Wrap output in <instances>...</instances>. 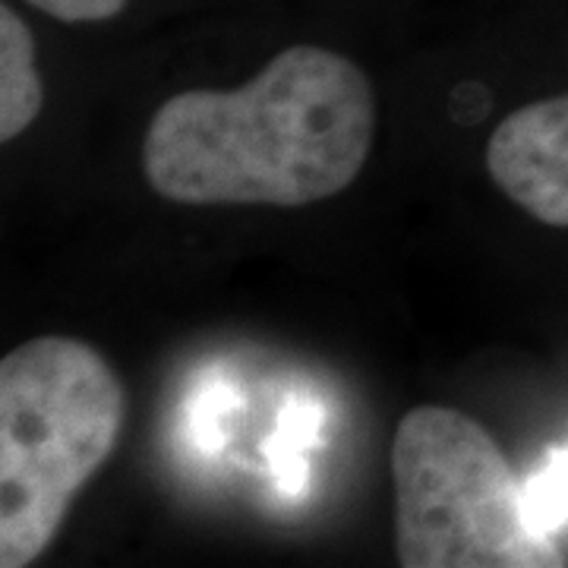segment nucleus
Listing matches in <instances>:
<instances>
[{
  "label": "nucleus",
  "instance_id": "nucleus-1",
  "mask_svg": "<svg viewBox=\"0 0 568 568\" xmlns=\"http://www.w3.org/2000/svg\"><path fill=\"white\" fill-rule=\"evenodd\" d=\"M373 130L364 70L328 48L294 44L241 89L164 99L142 140V174L181 205L301 209L361 178Z\"/></svg>",
  "mask_w": 568,
  "mask_h": 568
},
{
  "label": "nucleus",
  "instance_id": "nucleus-2",
  "mask_svg": "<svg viewBox=\"0 0 568 568\" xmlns=\"http://www.w3.org/2000/svg\"><path fill=\"white\" fill-rule=\"evenodd\" d=\"M126 398L102 351L39 335L0 361V566L54 544L73 496L114 455Z\"/></svg>",
  "mask_w": 568,
  "mask_h": 568
},
{
  "label": "nucleus",
  "instance_id": "nucleus-3",
  "mask_svg": "<svg viewBox=\"0 0 568 568\" xmlns=\"http://www.w3.org/2000/svg\"><path fill=\"white\" fill-rule=\"evenodd\" d=\"M395 552L405 568H556L525 487L484 426L446 405L407 410L392 439Z\"/></svg>",
  "mask_w": 568,
  "mask_h": 568
},
{
  "label": "nucleus",
  "instance_id": "nucleus-4",
  "mask_svg": "<svg viewBox=\"0 0 568 568\" xmlns=\"http://www.w3.org/2000/svg\"><path fill=\"white\" fill-rule=\"evenodd\" d=\"M487 171L515 205L568 227V95L511 111L487 142Z\"/></svg>",
  "mask_w": 568,
  "mask_h": 568
},
{
  "label": "nucleus",
  "instance_id": "nucleus-5",
  "mask_svg": "<svg viewBox=\"0 0 568 568\" xmlns=\"http://www.w3.org/2000/svg\"><path fill=\"white\" fill-rule=\"evenodd\" d=\"M41 104L44 85L36 67V39L13 7L0 3V140L22 136L41 114Z\"/></svg>",
  "mask_w": 568,
  "mask_h": 568
},
{
  "label": "nucleus",
  "instance_id": "nucleus-6",
  "mask_svg": "<svg viewBox=\"0 0 568 568\" xmlns=\"http://www.w3.org/2000/svg\"><path fill=\"white\" fill-rule=\"evenodd\" d=\"M525 515L544 537H556L568 525V448L549 452L544 467L525 484Z\"/></svg>",
  "mask_w": 568,
  "mask_h": 568
},
{
  "label": "nucleus",
  "instance_id": "nucleus-7",
  "mask_svg": "<svg viewBox=\"0 0 568 568\" xmlns=\"http://www.w3.org/2000/svg\"><path fill=\"white\" fill-rule=\"evenodd\" d=\"M61 22H104L121 17L130 0H26Z\"/></svg>",
  "mask_w": 568,
  "mask_h": 568
}]
</instances>
